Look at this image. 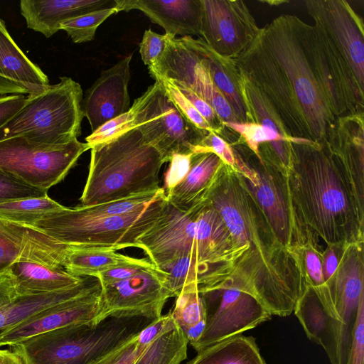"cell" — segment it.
<instances>
[{"instance_id":"1","label":"cell","mask_w":364,"mask_h":364,"mask_svg":"<svg viewBox=\"0 0 364 364\" xmlns=\"http://www.w3.org/2000/svg\"><path fill=\"white\" fill-rule=\"evenodd\" d=\"M291 139L326 144L339 117L364 113L316 26L283 14L234 60Z\"/></svg>"},{"instance_id":"2","label":"cell","mask_w":364,"mask_h":364,"mask_svg":"<svg viewBox=\"0 0 364 364\" xmlns=\"http://www.w3.org/2000/svg\"><path fill=\"white\" fill-rule=\"evenodd\" d=\"M203 200L220 215L234 245L232 272L218 284L252 294L272 315H290L307 285L301 254L279 240L232 166L223 164Z\"/></svg>"},{"instance_id":"3","label":"cell","mask_w":364,"mask_h":364,"mask_svg":"<svg viewBox=\"0 0 364 364\" xmlns=\"http://www.w3.org/2000/svg\"><path fill=\"white\" fill-rule=\"evenodd\" d=\"M287 176L306 226L326 245L364 242V200L324 144L291 141Z\"/></svg>"},{"instance_id":"4","label":"cell","mask_w":364,"mask_h":364,"mask_svg":"<svg viewBox=\"0 0 364 364\" xmlns=\"http://www.w3.org/2000/svg\"><path fill=\"white\" fill-rule=\"evenodd\" d=\"M137 242L159 269L180 256H194L208 271L209 286L227 281L232 272L231 235L220 215L203 200L186 211L167 200L159 219Z\"/></svg>"},{"instance_id":"5","label":"cell","mask_w":364,"mask_h":364,"mask_svg":"<svg viewBox=\"0 0 364 364\" xmlns=\"http://www.w3.org/2000/svg\"><path fill=\"white\" fill-rule=\"evenodd\" d=\"M89 172L81 205L117 200L136 194L156 192L165 163L160 151L132 128L91 149Z\"/></svg>"},{"instance_id":"6","label":"cell","mask_w":364,"mask_h":364,"mask_svg":"<svg viewBox=\"0 0 364 364\" xmlns=\"http://www.w3.org/2000/svg\"><path fill=\"white\" fill-rule=\"evenodd\" d=\"M157 316L113 313L29 337L13 345L26 364H95L136 338Z\"/></svg>"},{"instance_id":"7","label":"cell","mask_w":364,"mask_h":364,"mask_svg":"<svg viewBox=\"0 0 364 364\" xmlns=\"http://www.w3.org/2000/svg\"><path fill=\"white\" fill-rule=\"evenodd\" d=\"M163 194L146 207L120 215L89 217L63 207L37 221L33 228L73 249L119 250L139 247L138 239L161 217L166 203Z\"/></svg>"},{"instance_id":"8","label":"cell","mask_w":364,"mask_h":364,"mask_svg":"<svg viewBox=\"0 0 364 364\" xmlns=\"http://www.w3.org/2000/svg\"><path fill=\"white\" fill-rule=\"evenodd\" d=\"M235 169L241 175L279 240L301 254L307 245L321 248L319 239L306 226L294 203L287 171L258 158L246 145L232 146Z\"/></svg>"},{"instance_id":"9","label":"cell","mask_w":364,"mask_h":364,"mask_svg":"<svg viewBox=\"0 0 364 364\" xmlns=\"http://www.w3.org/2000/svg\"><path fill=\"white\" fill-rule=\"evenodd\" d=\"M80 84L68 77L42 93L28 95L24 105L0 128V141L22 136L30 141L60 145L77 139L84 117Z\"/></svg>"},{"instance_id":"10","label":"cell","mask_w":364,"mask_h":364,"mask_svg":"<svg viewBox=\"0 0 364 364\" xmlns=\"http://www.w3.org/2000/svg\"><path fill=\"white\" fill-rule=\"evenodd\" d=\"M88 149V144L77 139L53 145L13 137L0 141V170L48 191L65 178Z\"/></svg>"},{"instance_id":"11","label":"cell","mask_w":364,"mask_h":364,"mask_svg":"<svg viewBox=\"0 0 364 364\" xmlns=\"http://www.w3.org/2000/svg\"><path fill=\"white\" fill-rule=\"evenodd\" d=\"M134 127L161 154L165 163L174 154H193L210 132L190 123L177 109L161 84L155 81L132 106Z\"/></svg>"},{"instance_id":"12","label":"cell","mask_w":364,"mask_h":364,"mask_svg":"<svg viewBox=\"0 0 364 364\" xmlns=\"http://www.w3.org/2000/svg\"><path fill=\"white\" fill-rule=\"evenodd\" d=\"M205 326L192 346L198 351L212 344L240 335L269 320L272 314L252 294L238 287L218 284L198 287Z\"/></svg>"},{"instance_id":"13","label":"cell","mask_w":364,"mask_h":364,"mask_svg":"<svg viewBox=\"0 0 364 364\" xmlns=\"http://www.w3.org/2000/svg\"><path fill=\"white\" fill-rule=\"evenodd\" d=\"M309 14L341 66L364 92L363 20L345 0H308Z\"/></svg>"},{"instance_id":"14","label":"cell","mask_w":364,"mask_h":364,"mask_svg":"<svg viewBox=\"0 0 364 364\" xmlns=\"http://www.w3.org/2000/svg\"><path fill=\"white\" fill-rule=\"evenodd\" d=\"M166 35L165 50L148 67L149 73L166 77L190 89L213 109L223 124L238 122L232 108L213 83L197 52L183 37Z\"/></svg>"},{"instance_id":"15","label":"cell","mask_w":364,"mask_h":364,"mask_svg":"<svg viewBox=\"0 0 364 364\" xmlns=\"http://www.w3.org/2000/svg\"><path fill=\"white\" fill-rule=\"evenodd\" d=\"M201 38L217 54L235 60L258 36L260 28L241 0H201Z\"/></svg>"},{"instance_id":"16","label":"cell","mask_w":364,"mask_h":364,"mask_svg":"<svg viewBox=\"0 0 364 364\" xmlns=\"http://www.w3.org/2000/svg\"><path fill=\"white\" fill-rule=\"evenodd\" d=\"M322 287L342 322L341 364H346L358 311L364 303L363 243L345 247L336 270Z\"/></svg>"},{"instance_id":"17","label":"cell","mask_w":364,"mask_h":364,"mask_svg":"<svg viewBox=\"0 0 364 364\" xmlns=\"http://www.w3.org/2000/svg\"><path fill=\"white\" fill-rule=\"evenodd\" d=\"M166 273L156 267L127 279L102 285L101 308L96 321L113 313H140L160 317L171 294L164 286Z\"/></svg>"},{"instance_id":"18","label":"cell","mask_w":364,"mask_h":364,"mask_svg":"<svg viewBox=\"0 0 364 364\" xmlns=\"http://www.w3.org/2000/svg\"><path fill=\"white\" fill-rule=\"evenodd\" d=\"M70 247L30 226L0 219V274L16 262L29 261L64 268Z\"/></svg>"},{"instance_id":"19","label":"cell","mask_w":364,"mask_h":364,"mask_svg":"<svg viewBox=\"0 0 364 364\" xmlns=\"http://www.w3.org/2000/svg\"><path fill=\"white\" fill-rule=\"evenodd\" d=\"M294 312L307 337L323 348L331 364H341L343 325L322 285L307 284Z\"/></svg>"},{"instance_id":"20","label":"cell","mask_w":364,"mask_h":364,"mask_svg":"<svg viewBox=\"0 0 364 364\" xmlns=\"http://www.w3.org/2000/svg\"><path fill=\"white\" fill-rule=\"evenodd\" d=\"M132 54L102 71L82 97L81 107L92 132L130 109L128 84Z\"/></svg>"},{"instance_id":"21","label":"cell","mask_w":364,"mask_h":364,"mask_svg":"<svg viewBox=\"0 0 364 364\" xmlns=\"http://www.w3.org/2000/svg\"><path fill=\"white\" fill-rule=\"evenodd\" d=\"M102 288L47 308L0 337V347L11 346L33 336L71 324L96 321L101 308Z\"/></svg>"},{"instance_id":"22","label":"cell","mask_w":364,"mask_h":364,"mask_svg":"<svg viewBox=\"0 0 364 364\" xmlns=\"http://www.w3.org/2000/svg\"><path fill=\"white\" fill-rule=\"evenodd\" d=\"M50 85L48 76L21 50L0 18V95H37Z\"/></svg>"},{"instance_id":"23","label":"cell","mask_w":364,"mask_h":364,"mask_svg":"<svg viewBox=\"0 0 364 364\" xmlns=\"http://www.w3.org/2000/svg\"><path fill=\"white\" fill-rule=\"evenodd\" d=\"M117 12L137 9L172 37L201 38V0H116Z\"/></svg>"},{"instance_id":"24","label":"cell","mask_w":364,"mask_h":364,"mask_svg":"<svg viewBox=\"0 0 364 364\" xmlns=\"http://www.w3.org/2000/svg\"><path fill=\"white\" fill-rule=\"evenodd\" d=\"M364 113L339 117L326 143L364 200Z\"/></svg>"},{"instance_id":"25","label":"cell","mask_w":364,"mask_h":364,"mask_svg":"<svg viewBox=\"0 0 364 364\" xmlns=\"http://www.w3.org/2000/svg\"><path fill=\"white\" fill-rule=\"evenodd\" d=\"M116 5V0H21L20 12L28 28L50 38L65 20Z\"/></svg>"},{"instance_id":"26","label":"cell","mask_w":364,"mask_h":364,"mask_svg":"<svg viewBox=\"0 0 364 364\" xmlns=\"http://www.w3.org/2000/svg\"><path fill=\"white\" fill-rule=\"evenodd\" d=\"M183 38L198 54L213 83L232 108L238 122H249L242 95V79L235 60L217 54L202 38Z\"/></svg>"},{"instance_id":"27","label":"cell","mask_w":364,"mask_h":364,"mask_svg":"<svg viewBox=\"0 0 364 364\" xmlns=\"http://www.w3.org/2000/svg\"><path fill=\"white\" fill-rule=\"evenodd\" d=\"M101 288V283L97 277L85 276L79 284L65 289L18 296L11 304L0 308V337L9 330L47 308Z\"/></svg>"},{"instance_id":"28","label":"cell","mask_w":364,"mask_h":364,"mask_svg":"<svg viewBox=\"0 0 364 364\" xmlns=\"http://www.w3.org/2000/svg\"><path fill=\"white\" fill-rule=\"evenodd\" d=\"M224 162L210 152L193 154L188 174L166 198L175 208L188 210L203 200Z\"/></svg>"},{"instance_id":"29","label":"cell","mask_w":364,"mask_h":364,"mask_svg":"<svg viewBox=\"0 0 364 364\" xmlns=\"http://www.w3.org/2000/svg\"><path fill=\"white\" fill-rule=\"evenodd\" d=\"M9 269L15 279L18 296L60 291L77 285L83 279L63 269L29 261L17 262Z\"/></svg>"},{"instance_id":"30","label":"cell","mask_w":364,"mask_h":364,"mask_svg":"<svg viewBox=\"0 0 364 364\" xmlns=\"http://www.w3.org/2000/svg\"><path fill=\"white\" fill-rule=\"evenodd\" d=\"M186 364H267L252 336L237 335L198 351Z\"/></svg>"},{"instance_id":"31","label":"cell","mask_w":364,"mask_h":364,"mask_svg":"<svg viewBox=\"0 0 364 364\" xmlns=\"http://www.w3.org/2000/svg\"><path fill=\"white\" fill-rule=\"evenodd\" d=\"M144 259L117 253L112 250L70 248L65 258L64 268L77 277H96L109 269L139 263Z\"/></svg>"},{"instance_id":"32","label":"cell","mask_w":364,"mask_h":364,"mask_svg":"<svg viewBox=\"0 0 364 364\" xmlns=\"http://www.w3.org/2000/svg\"><path fill=\"white\" fill-rule=\"evenodd\" d=\"M170 313L190 343H196L200 339L205 329V318L203 300L196 282L182 288Z\"/></svg>"},{"instance_id":"33","label":"cell","mask_w":364,"mask_h":364,"mask_svg":"<svg viewBox=\"0 0 364 364\" xmlns=\"http://www.w3.org/2000/svg\"><path fill=\"white\" fill-rule=\"evenodd\" d=\"M188 341L175 323L149 344L134 364H181L187 358Z\"/></svg>"},{"instance_id":"34","label":"cell","mask_w":364,"mask_h":364,"mask_svg":"<svg viewBox=\"0 0 364 364\" xmlns=\"http://www.w3.org/2000/svg\"><path fill=\"white\" fill-rule=\"evenodd\" d=\"M64 206L49 198H31L0 203V219L32 227L46 215Z\"/></svg>"},{"instance_id":"35","label":"cell","mask_w":364,"mask_h":364,"mask_svg":"<svg viewBox=\"0 0 364 364\" xmlns=\"http://www.w3.org/2000/svg\"><path fill=\"white\" fill-rule=\"evenodd\" d=\"M116 13L115 7L93 11L63 21L60 30L65 31L74 43L91 41L98 26Z\"/></svg>"},{"instance_id":"36","label":"cell","mask_w":364,"mask_h":364,"mask_svg":"<svg viewBox=\"0 0 364 364\" xmlns=\"http://www.w3.org/2000/svg\"><path fill=\"white\" fill-rule=\"evenodd\" d=\"M149 74L155 81L161 84L167 96L172 101L177 109L190 123L200 130L213 132L205 119L183 96L171 79L156 73Z\"/></svg>"},{"instance_id":"37","label":"cell","mask_w":364,"mask_h":364,"mask_svg":"<svg viewBox=\"0 0 364 364\" xmlns=\"http://www.w3.org/2000/svg\"><path fill=\"white\" fill-rule=\"evenodd\" d=\"M223 127L237 132L244 139L245 145L258 158V148L261 144L279 140L291 141L272 129L254 122H228L224 123Z\"/></svg>"},{"instance_id":"38","label":"cell","mask_w":364,"mask_h":364,"mask_svg":"<svg viewBox=\"0 0 364 364\" xmlns=\"http://www.w3.org/2000/svg\"><path fill=\"white\" fill-rule=\"evenodd\" d=\"M47 196L48 191L28 184L16 176L0 170V203Z\"/></svg>"},{"instance_id":"39","label":"cell","mask_w":364,"mask_h":364,"mask_svg":"<svg viewBox=\"0 0 364 364\" xmlns=\"http://www.w3.org/2000/svg\"><path fill=\"white\" fill-rule=\"evenodd\" d=\"M134 128V112L132 107L129 110L116 118L105 123L85 138L90 149L97 144L109 141L122 133Z\"/></svg>"},{"instance_id":"40","label":"cell","mask_w":364,"mask_h":364,"mask_svg":"<svg viewBox=\"0 0 364 364\" xmlns=\"http://www.w3.org/2000/svg\"><path fill=\"white\" fill-rule=\"evenodd\" d=\"M205 152L216 154L225 164L235 168V159L232 146L213 132H208L193 149V154Z\"/></svg>"},{"instance_id":"41","label":"cell","mask_w":364,"mask_h":364,"mask_svg":"<svg viewBox=\"0 0 364 364\" xmlns=\"http://www.w3.org/2000/svg\"><path fill=\"white\" fill-rule=\"evenodd\" d=\"M322 248L307 245L301 250V258L307 284L319 287L324 283L322 272Z\"/></svg>"},{"instance_id":"42","label":"cell","mask_w":364,"mask_h":364,"mask_svg":"<svg viewBox=\"0 0 364 364\" xmlns=\"http://www.w3.org/2000/svg\"><path fill=\"white\" fill-rule=\"evenodd\" d=\"M179 91L193 105L200 115L210 125L212 130L217 134L221 136L224 127L223 122L216 114L213 109L203 100L199 97L190 89L172 80Z\"/></svg>"},{"instance_id":"43","label":"cell","mask_w":364,"mask_h":364,"mask_svg":"<svg viewBox=\"0 0 364 364\" xmlns=\"http://www.w3.org/2000/svg\"><path fill=\"white\" fill-rule=\"evenodd\" d=\"M166 45V35L156 33L151 29L144 31L139 44L141 59L148 67L163 53Z\"/></svg>"},{"instance_id":"44","label":"cell","mask_w":364,"mask_h":364,"mask_svg":"<svg viewBox=\"0 0 364 364\" xmlns=\"http://www.w3.org/2000/svg\"><path fill=\"white\" fill-rule=\"evenodd\" d=\"M193 154H174L169 162L170 165L164 176L165 193L173 189L188 174Z\"/></svg>"},{"instance_id":"45","label":"cell","mask_w":364,"mask_h":364,"mask_svg":"<svg viewBox=\"0 0 364 364\" xmlns=\"http://www.w3.org/2000/svg\"><path fill=\"white\" fill-rule=\"evenodd\" d=\"M155 266L146 259L136 264L122 265L99 273L96 277L101 284H108L118 282L130 278L144 269Z\"/></svg>"},{"instance_id":"46","label":"cell","mask_w":364,"mask_h":364,"mask_svg":"<svg viewBox=\"0 0 364 364\" xmlns=\"http://www.w3.org/2000/svg\"><path fill=\"white\" fill-rule=\"evenodd\" d=\"M346 364H364V303L358 311Z\"/></svg>"},{"instance_id":"47","label":"cell","mask_w":364,"mask_h":364,"mask_svg":"<svg viewBox=\"0 0 364 364\" xmlns=\"http://www.w3.org/2000/svg\"><path fill=\"white\" fill-rule=\"evenodd\" d=\"M136 337L95 364H134L138 356L146 348L139 345Z\"/></svg>"},{"instance_id":"48","label":"cell","mask_w":364,"mask_h":364,"mask_svg":"<svg viewBox=\"0 0 364 364\" xmlns=\"http://www.w3.org/2000/svg\"><path fill=\"white\" fill-rule=\"evenodd\" d=\"M175 321L171 313L161 315L156 320L145 327L137 336L139 345L146 347L163 332L173 326Z\"/></svg>"},{"instance_id":"49","label":"cell","mask_w":364,"mask_h":364,"mask_svg":"<svg viewBox=\"0 0 364 364\" xmlns=\"http://www.w3.org/2000/svg\"><path fill=\"white\" fill-rule=\"evenodd\" d=\"M346 246L343 245H326V247L323 250L321 264L324 282L336 270Z\"/></svg>"},{"instance_id":"50","label":"cell","mask_w":364,"mask_h":364,"mask_svg":"<svg viewBox=\"0 0 364 364\" xmlns=\"http://www.w3.org/2000/svg\"><path fill=\"white\" fill-rule=\"evenodd\" d=\"M25 100L23 95L0 96V128L21 109Z\"/></svg>"},{"instance_id":"51","label":"cell","mask_w":364,"mask_h":364,"mask_svg":"<svg viewBox=\"0 0 364 364\" xmlns=\"http://www.w3.org/2000/svg\"><path fill=\"white\" fill-rule=\"evenodd\" d=\"M17 297L15 279L9 269L0 274V308L11 304Z\"/></svg>"},{"instance_id":"52","label":"cell","mask_w":364,"mask_h":364,"mask_svg":"<svg viewBox=\"0 0 364 364\" xmlns=\"http://www.w3.org/2000/svg\"><path fill=\"white\" fill-rule=\"evenodd\" d=\"M0 364H26L22 355L13 346L0 347Z\"/></svg>"},{"instance_id":"53","label":"cell","mask_w":364,"mask_h":364,"mask_svg":"<svg viewBox=\"0 0 364 364\" xmlns=\"http://www.w3.org/2000/svg\"><path fill=\"white\" fill-rule=\"evenodd\" d=\"M262 2H264V3H268V4H275L276 6L280 4H283V3H285V2H287V1H262Z\"/></svg>"}]
</instances>
